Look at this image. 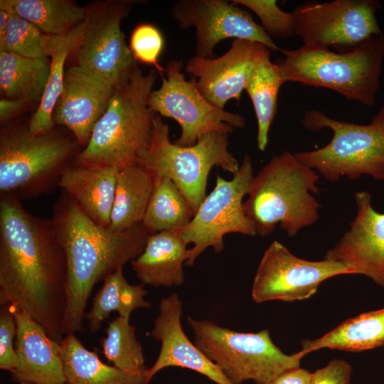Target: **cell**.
<instances>
[{
  "label": "cell",
  "mask_w": 384,
  "mask_h": 384,
  "mask_svg": "<svg viewBox=\"0 0 384 384\" xmlns=\"http://www.w3.org/2000/svg\"><path fill=\"white\" fill-rule=\"evenodd\" d=\"M65 252L53 223L0 194V303L28 314L53 340L63 338L67 305Z\"/></svg>",
  "instance_id": "obj_1"
},
{
  "label": "cell",
  "mask_w": 384,
  "mask_h": 384,
  "mask_svg": "<svg viewBox=\"0 0 384 384\" xmlns=\"http://www.w3.org/2000/svg\"><path fill=\"white\" fill-rule=\"evenodd\" d=\"M51 220L67 260L65 336L84 331L85 309L94 287L136 259L144 250L150 233L142 223L119 232L100 225L64 192L54 205Z\"/></svg>",
  "instance_id": "obj_2"
},
{
  "label": "cell",
  "mask_w": 384,
  "mask_h": 384,
  "mask_svg": "<svg viewBox=\"0 0 384 384\" xmlns=\"http://www.w3.org/2000/svg\"><path fill=\"white\" fill-rule=\"evenodd\" d=\"M319 176L289 151L273 156L254 176L247 198L243 202L246 216L256 233L271 234L277 225L289 237L319 219L321 205L317 194Z\"/></svg>",
  "instance_id": "obj_3"
},
{
  "label": "cell",
  "mask_w": 384,
  "mask_h": 384,
  "mask_svg": "<svg viewBox=\"0 0 384 384\" xmlns=\"http://www.w3.org/2000/svg\"><path fill=\"white\" fill-rule=\"evenodd\" d=\"M155 80L154 71L144 75L136 68L129 79L116 88L75 164L119 169L137 163L152 137L156 113L147 100Z\"/></svg>",
  "instance_id": "obj_4"
},
{
  "label": "cell",
  "mask_w": 384,
  "mask_h": 384,
  "mask_svg": "<svg viewBox=\"0 0 384 384\" xmlns=\"http://www.w3.org/2000/svg\"><path fill=\"white\" fill-rule=\"evenodd\" d=\"M281 52L284 58L274 63L284 83L324 87L367 106L374 104L384 58L383 33L346 53L306 45Z\"/></svg>",
  "instance_id": "obj_5"
},
{
  "label": "cell",
  "mask_w": 384,
  "mask_h": 384,
  "mask_svg": "<svg viewBox=\"0 0 384 384\" xmlns=\"http://www.w3.org/2000/svg\"><path fill=\"white\" fill-rule=\"evenodd\" d=\"M79 146L74 136L54 129L33 134L28 124L4 128L0 134V194L22 200L52 191L75 163Z\"/></svg>",
  "instance_id": "obj_6"
},
{
  "label": "cell",
  "mask_w": 384,
  "mask_h": 384,
  "mask_svg": "<svg viewBox=\"0 0 384 384\" xmlns=\"http://www.w3.org/2000/svg\"><path fill=\"white\" fill-rule=\"evenodd\" d=\"M302 124L312 131L330 129L333 137L322 148L295 153L301 163L329 181L363 175L384 180V105L368 124L336 120L315 110L305 112Z\"/></svg>",
  "instance_id": "obj_7"
},
{
  "label": "cell",
  "mask_w": 384,
  "mask_h": 384,
  "mask_svg": "<svg viewBox=\"0 0 384 384\" xmlns=\"http://www.w3.org/2000/svg\"><path fill=\"white\" fill-rule=\"evenodd\" d=\"M228 133L213 132L196 144L179 146L171 142L169 129L156 113L149 147L139 156L137 164L154 178L167 177L180 189L196 213L206 196L210 170L215 166L234 174L240 168L228 150Z\"/></svg>",
  "instance_id": "obj_8"
},
{
  "label": "cell",
  "mask_w": 384,
  "mask_h": 384,
  "mask_svg": "<svg viewBox=\"0 0 384 384\" xmlns=\"http://www.w3.org/2000/svg\"><path fill=\"white\" fill-rule=\"evenodd\" d=\"M195 345L233 384L252 380L268 384L279 374L300 367L305 356L299 351L288 355L272 341L268 329L238 332L207 320L188 316Z\"/></svg>",
  "instance_id": "obj_9"
},
{
  "label": "cell",
  "mask_w": 384,
  "mask_h": 384,
  "mask_svg": "<svg viewBox=\"0 0 384 384\" xmlns=\"http://www.w3.org/2000/svg\"><path fill=\"white\" fill-rule=\"evenodd\" d=\"M135 3L108 0L87 7L82 31L70 55L73 65L91 72L115 88L129 79L138 67L137 60L126 43L120 25Z\"/></svg>",
  "instance_id": "obj_10"
},
{
  "label": "cell",
  "mask_w": 384,
  "mask_h": 384,
  "mask_svg": "<svg viewBox=\"0 0 384 384\" xmlns=\"http://www.w3.org/2000/svg\"><path fill=\"white\" fill-rule=\"evenodd\" d=\"M230 180L218 176L212 191L200 204L192 220L178 230L187 244L188 258L185 265L193 266L196 258L209 247L216 252L224 249L223 237L228 233L257 235L243 209V198L248 194L254 177L252 161L245 155Z\"/></svg>",
  "instance_id": "obj_11"
},
{
  "label": "cell",
  "mask_w": 384,
  "mask_h": 384,
  "mask_svg": "<svg viewBox=\"0 0 384 384\" xmlns=\"http://www.w3.org/2000/svg\"><path fill=\"white\" fill-rule=\"evenodd\" d=\"M183 61L171 60L165 68L166 77L158 90L149 93L147 104L161 117L172 118L181 127V135L174 142L193 146L205 134L219 132L230 134L233 127L243 128L245 118L219 109L209 102L196 87V79L186 80L181 73Z\"/></svg>",
  "instance_id": "obj_12"
},
{
  "label": "cell",
  "mask_w": 384,
  "mask_h": 384,
  "mask_svg": "<svg viewBox=\"0 0 384 384\" xmlns=\"http://www.w3.org/2000/svg\"><path fill=\"white\" fill-rule=\"evenodd\" d=\"M380 8L375 0L307 1L292 12L296 36L304 45L349 52L369 38L382 34L376 18Z\"/></svg>",
  "instance_id": "obj_13"
},
{
  "label": "cell",
  "mask_w": 384,
  "mask_h": 384,
  "mask_svg": "<svg viewBox=\"0 0 384 384\" xmlns=\"http://www.w3.org/2000/svg\"><path fill=\"white\" fill-rule=\"evenodd\" d=\"M349 274H353L352 270L341 262L302 259L274 240L258 265L251 295L257 303L304 300L314 295L324 281Z\"/></svg>",
  "instance_id": "obj_14"
},
{
  "label": "cell",
  "mask_w": 384,
  "mask_h": 384,
  "mask_svg": "<svg viewBox=\"0 0 384 384\" xmlns=\"http://www.w3.org/2000/svg\"><path fill=\"white\" fill-rule=\"evenodd\" d=\"M171 13L181 29L195 28L196 55L215 58L216 45L230 38L260 43L272 50H282L250 13L232 1L178 0Z\"/></svg>",
  "instance_id": "obj_15"
},
{
  "label": "cell",
  "mask_w": 384,
  "mask_h": 384,
  "mask_svg": "<svg viewBox=\"0 0 384 384\" xmlns=\"http://www.w3.org/2000/svg\"><path fill=\"white\" fill-rule=\"evenodd\" d=\"M270 50L260 43L234 39L230 49L218 58L194 55L185 71L198 78L196 87L209 102L224 110L229 100H240L256 67L270 58Z\"/></svg>",
  "instance_id": "obj_16"
},
{
  "label": "cell",
  "mask_w": 384,
  "mask_h": 384,
  "mask_svg": "<svg viewBox=\"0 0 384 384\" xmlns=\"http://www.w3.org/2000/svg\"><path fill=\"white\" fill-rule=\"evenodd\" d=\"M355 200L357 212L349 230L324 259L341 262L384 288V213L374 210L367 191L356 192Z\"/></svg>",
  "instance_id": "obj_17"
},
{
  "label": "cell",
  "mask_w": 384,
  "mask_h": 384,
  "mask_svg": "<svg viewBox=\"0 0 384 384\" xmlns=\"http://www.w3.org/2000/svg\"><path fill=\"white\" fill-rule=\"evenodd\" d=\"M116 90L107 81L78 65L65 70L53 120L67 128L83 148Z\"/></svg>",
  "instance_id": "obj_18"
},
{
  "label": "cell",
  "mask_w": 384,
  "mask_h": 384,
  "mask_svg": "<svg viewBox=\"0 0 384 384\" xmlns=\"http://www.w3.org/2000/svg\"><path fill=\"white\" fill-rule=\"evenodd\" d=\"M182 307L177 293L160 301L159 314L150 335L161 342V349L154 365L147 368L149 383L160 370L174 366L194 370L217 384H233L185 334L181 323Z\"/></svg>",
  "instance_id": "obj_19"
},
{
  "label": "cell",
  "mask_w": 384,
  "mask_h": 384,
  "mask_svg": "<svg viewBox=\"0 0 384 384\" xmlns=\"http://www.w3.org/2000/svg\"><path fill=\"white\" fill-rule=\"evenodd\" d=\"M11 308L16 324L15 350L18 360L11 373L13 380L19 383H66L60 343L52 339L25 311L16 306Z\"/></svg>",
  "instance_id": "obj_20"
},
{
  "label": "cell",
  "mask_w": 384,
  "mask_h": 384,
  "mask_svg": "<svg viewBox=\"0 0 384 384\" xmlns=\"http://www.w3.org/2000/svg\"><path fill=\"white\" fill-rule=\"evenodd\" d=\"M188 258L187 244L178 231L165 230L150 234L142 252L130 263L144 285L179 287Z\"/></svg>",
  "instance_id": "obj_21"
},
{
  "label": "cell",
  "mask_w": 384,
  "mask_h": 384,
  "mask_svg": "<svg viewBox=\"0 0 384 384\" xmlns=\"http://www.w3.org/2000/svg\"><path fill=\"white\" fill-rule=\"evenodd\" d=\"M118 170L74 164L62 175L59 186L92 220L109 227Z\"/></svg>",
  "instance_id": "obj_22"
},
{
  "label": "cell",
  "mask_w": 384,
  "mask_h": 384,
  "mask_svg": "<svg viewBox=\"0 0 384 384\" xmlns=\"http://www.w3.org/2000/svg\"><path fill=\"white\" fill-rule=\"evenodd\" d=\"M64 373L69 384H148L146 370H124L103 363L75 334L60 342Z\"/></svg>",
  "instance_id": "obj_23"
},
{
  "label": "cell",
  "mask_w": 384,
  "mask_h": 384,
  "mask_svg": "<svg viewBox=\"0 0 384 384\" xmlns=\"http://www.w3.org/2000/svg\"><path fill=\"white\" fill-rule=\"evenodd\" d=\"M83 23L62 34L43 35V44L50 68L43 98L28 123V131L33 134L47 133L54 129L53 112L63 89L65 61L79 39Z\"/></svg>",
  "instance_id": "obj_24"
},
{
  "label": "cell",
  "mask_w": 384,
  "mask_h": 384,
  "mask_svg": "<svg viewBox=\"0 0 384 384\" xmlns=\"http://www.w3.org/2000/svg\"><path fill=\"white\" fill-rule=\"evenodd\" d=\"M304 355L321 348L361 352L384 346V308L348 319L322 336L302 341Z\"/></svg>",
  "instance_id": "obj_25"
},
{
  "label": "cell",
  "mask_w": 384,
  "mask_h": 384,
  "mask_svg": "<svg viewBox=\"0 0 384 384\" xmlns=\"http://www.w3.org/2000/svg\"><path fill=\"white\" fill-rule=\"evenodd\" d=\"M154 184L153 176L137 164L119 168L108 228L119 232L142 223Z\"/></svg>",
  "instance_id": "obj_26"
},
{
  "label": "cell",
  "mask_w": 384,
  "mask_h": 384,
  "mask_svg": "<svg viewBox=\"0 0 384 384\" xmlns=\"http://www.w3.org/2000/svg\"><path fill=\"white\" fill-rule=\"evenodd\" d=\"M146 294L143 284H130L124 276L123 267L119 268L104 279L92 299L91 308L85 314L89 330L92 333L98 331L113 311L129 319L135 309L150 308L151 303L144 299Z\"/></svg>",
  "instance_id": "obj_27"
},
{
  "label": "cell",
  "mask_w": 384,
  "mask_h": 384,
  "mask_svg": "<svg viewBox=\"0 0 384 384\" xmlns=\"http://www.w3.org/2000/svg\"><path fill=\"white\" fill-rule=\"evenodd\" d=\"M50 59L0 51V90L4 98L41 102L50 74Z\"/></svg>",
  "instance_id": "obj_28"
},
{
  "label": "cell",
  "mask_w": 384,
  "mask_h": 384,
  "mask_svg": "<svg viewBox=\"0 0 384 384\" xmlns=\"http://www.w3.org/2000/svg\"><path fill=\"white\" fill-rule=\"evenodd\" d=\"M0 9L14 11L46 35L73 29L85 21L87 11V7L70 0H1Z\"/></svg>",
  "instance_id": "obj_29"
},
{
  "label": "cell",
  "mask_w": 384,
  "mask_h": 384,
  "mask_svg": "<svg viewBox=\"0 0 384 384\" xmlns=\"http://www.w3.org/2000/svg\"><path fill=\"white\" fill-rule=\"evenodd\" d=\"M195 212L177 186L169 178H154L142 224L150 234L178 230L186 225Z\"/></svg>",
  "instance_id": "obj_30"
},
{
  "label": "cell",
  "mask_w": 384,
  "mask_h": 384,
  "mask_svg": "<svg viewBox=\"0 0 384 384\" xmlns=\"http://www.w3.org/2000/svg\"><path fill=\"white\" fill-rule=\"evenodd\" d=\"M284 84L270 58L255 69L245 87L253 105L257 122L258 149L263 151L268 144V135L277 108V97Z\"/></svg>",
  "instance_id": "obj_31"
},
{
  "label": "cell",
  "mask_w": 384,
  "mask_h": 384,
  "mask_svg": "<svg viewBox=\"0 0 384 384\" xmlns=\"http://www.w3.org/2000/svg\"><path fill=\"white\" fill-rule=\"evenodd\" d=\"M100 344L102 353L113 366L124 370L146 369L142 346L129 319L118 316L109 322Z\"/></svg>",
  "instance_id": "obj_32"
},
{
  "label": "cell",
  "mask_w": 384,
  "mask_h": 384,
  "mask_svg": "<svg viewBox=\"0 0 384 384\" xmlns=\"http://www.w3.org/2000/svg\"><path fill=\"white\" fill-rule=\"evenodd\" d=\"M4 38L0 40V51L12 53L29 58L48 59L43 44V35L34 24L13 11Z\"/></svg>",
  "instance_id": "obj_33"
},
{
  "label": "cell",
  "mask_w": 384,
  "mask_h": 384,
  "mask_svg": "<svg viewBox=\"0 0 384 384\" xmlns=\"http://www.w3.org/2000/svg\"><path fill=\"white\" fill-rule=\"evenodd\" d=\"M252 10L260 18L261 26L272 38H287L296 36L295 21L292 13L285 12L275 0H232Z\"/></svg>",
  "instance_id": "obj_34"
},
{
  "label": "cell",
  "mask_w": 384,
  "mask_h": 384,
  "mask_svg": "<svg viewBox=\"0 0 384 384\" xmlns=\"http://www.w3.org/2000/svg\"><path fill=\"white\" fill-rule=\"evenodd\" d=\"M164 47V38L161 31L149 23H140L133 30L129 48L137 61L154 66L163 75L165 69L159 63V56Z\"/></svg>",
  "instance_id": "obj_35"
},
{
  "label": "cell",
  "mask_w": 384,
  "mask_h": 384,
  "mask_svg": "<svg viewBox=\"0 0 384 384\" xmlns=\"http://www.w3.org/2000/svg\"><path fill=\"white\" fill-rule=\"evenodd\" d=\"M16 324L11 306L3 305L0 311V368L11 372L18 363L15 350Z\"/></svg>",
  "instance_id": "obj_36"
},
{
  "label": "cell",
  "mask_w": 384,
  "mask_h": 384,
  "mask_svg": "<svg viewBox=\"0 0 384 384\" xmlns=\"http://www.w3.org/2000/svg\"><path fill=\"white\" fill-rule=\"evenodd\" d=\"M352 372L348 362L333 359L326 366L311 373L309 384H349Z\"/></svg>",
  "instance_id": "obj_37"
},
{
  "label": "cell",
  "mask_w": 384,
  "mask_h": 384,
  "mask_svg": "<svg viewBox=\"0 0 384 384\" xmlns=\"http://www.w3.org/2000/svg\"><path fill=\"white\" fill-rule=\"evenodd\" d=\"M311 373L301 367L288 370L268 384H309Z\"/></svg>",
  "instance_id": "obj_38"
},
{
  "label": "cell",
  "mask_w": 384,
  "mask_h": 384,
  "mask_svg": "<svg viewBox=\"0 0 384 384\" xmlns=\"http://www.w3.org/2000/svg\"><path fill=\"white\" fill-rule=\"evenodd\" d=\"M29 102L23 100L1 98L0 100V122L4 124L23 110Z\"/></svg>",
  "instance_id": "obj_39"
},
{
  "label": "cell",
  "mask_w": 384,
  "mask_h": 384,
  "mask_svg": "<svg viewBox=\"0 0 384 384\" xmlns=\"http://www.w3.org/2000/svg\"><path fill=\"white\" fill-rule=\"evenodd\" d=\"M10 14L4 9H0V40H1L6 31L9 22Z\"/></svg>",
  "instance_id": "obj_40"
},
{
  "label": "cell",
  "mask_w": 384,
  "mask_h": 384,
  "mask_svg": "<svg viewBox=\"0 0 384 384\" xmlns=\"http://www.w3.org/2000/svg\"><path fill=\"white\" fill-rule=\"evenodd\" d=\"M19 384H38V383H20ZM61 384H69L68 382L61 383Z\"/></svg>",
  "instance_id": "obj_41"
}]
</instances>
